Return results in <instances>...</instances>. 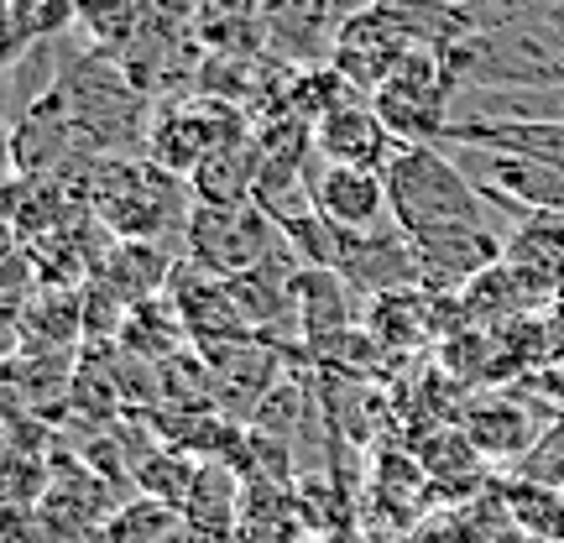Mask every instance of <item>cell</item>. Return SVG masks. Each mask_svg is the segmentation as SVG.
<instances>
[{"label": "cell", "instance_id": "cell-14", "mask_svg": "<svg viewBox=\"0 0 564 543\" xmlns=\"http://www.w3.org/2000/svg\"><path fill=\"white\" fill-rule=\"evenodd\" d=\"M79 26L100 58L131 53L141 32V0H79Z\"/></svg>", "mask_w": 564, "mask_h": 543}, {"label": "cell", "instance_id": "cell-7", "mask_svg": "<svg viewBox=\"0 0 564 543\" xmlns=\"http://www.w3.org/2000/svg\"><path fill=\"white\" fill-rule=\"evenodd\" d=\"M308 199L335 230H387L392 225V204H387V178L366 173V167H345V162H324L319 152L303 167Z\"/></svg>", "mask_w": 564, "mask_h": 543}, {"label": "cell", "instance_id": "cell-1", "mask_svg": "<svg viewBox=\"0 0 564 543\" xmlns=\"http://www.w3.org/2000/svg\"><path fill=\"white\" fill-rule=\"evenodd\" d=\"M382 178L392 225L408 236V246L476 230V225H497L486 194L470 183L460 158H449L444 146H398V158L387 162Z\"/></svg>", "mask_w": 564, "mask_h": 543}, {"label": "cell", "instance_id": "cell-15", "mask_svg": "<svg viewBox=\"0 0 564 543\" xmlns=\"http://www.w3.org/2000/svg\"><path fill=\"white\" fill-rule=\"evenodd\" d=\"M100 539L105 543H178L183 512L167 502H152V497H137V502L116 507V518L105 523Z\"/></svg>", "mask_w": 564, "mask_h": 543}, {"label": "cell", "instance_id": "cell-6", "mask_svg": "<svg viewBox=\"0 0 564 543\" xmlns=\"http://www.w3.org/2000/svg\"><path fill=\"white\" fill-rule=\"evenodd\" d=\"M549 423L539 408L528 403V392H481L460 408V434L481 460H518L523 465L539 439L549 434Z\"/></svg>", "mask_w": 564, "mask_h": 543}, {"label": "cell", "instance_id": "cell-10", "mask_svg": "<svg viewBox=\"0 0 564 543\" xmlns=\"http://www.w3.org/2000/svg\"><path fill=\"white\" fill-rule=\"evenodd\" d=\"M246 481L230 460H204L183 502V543H241Z\"/></svg>", "mask_w": 564, "mask_h": 543}, {"label": "cell", "instance_id": "cell-8", "mask_svg": "<svg viewBox=\"0 0 564 543\" xmlns=\"http://www.w3.org/2000/svg\"><path fill=\"white\" fill-rule=\"evenodd\" d=\"M350 324H356V287L335 267H299V278H293V335H299L303 356L350 335Z\"/></svg>", "mask_w": 564, "mask_h": 543}, {"label": "cell", "instance_id": "cell-2", "mask_svg": "<svg viewBox=\"0 0 564 543\" xmlns=\"http://www.w3.org/2000/svg\"><path fill=\"white\" fill-rule=\"evenodd\" d=\"M183 183L152 158H89L79 199L116 241H162V230H188Z\"/></svg>", "mask_w": 564, "mask_h": 543}, {"label": "cell", "instance_id": "cell-3", "mask_svg": "<svg viewBox=\"0 0 564 543\" xmlns=\"http://www.w3.org/2000/svg\"><path fill=\"white\" fill-rule=\"evenodd\" d=\"M278 251H288V241H282V230L272 225V215L257 199L194 204L188 230H183V262L225 282L267 267Z\"/></svg>", "mask_w": 564, "mask_h": 543}, {"label": "cell", "instance_id": "cell-11", "mask_svg": "<svg viewBox=\"0 0 564 543\" xmlns=\"http://www.w3.org/2000/svg\"><path fill=\"white\" fill-rule=\"evenodd\" d=\"M173 272H178V262H173L158 241H116L100 257V267H95V282L137 308V303L158 298V287H167Z\"/></svg>", "mask_w": 564, "mask_h": 543}, {"label": "cell", "instance_id": "cell-9", "mask_svg": "<svg viewBox=\"0 0 564 543\" xmlns=\"http://www.w3.org/2000/svg\"><path fill=\"white\" fill-rule=\"evenodd\" d=\"M403 141L387 131L371 100H345L314 126V152L324 162H345V167H366V173H387V162L398 158Z\"/></svg>", "mask_w": 564, "mask_h": 543}, {"label": "cell", "instance_id": "cell-12", "mask_svg": "<svg viewBox=\"0 0 564 543\" xmlns=\"http://www.w3.org/2000/svg\"><path fill=\"white\" fill-rule=\"evenodd\" d=\"M79 21V0H6V63L63 37Z\"/></svg>", "mask_w": 564, "mask_h": 543}, {"label": "cell", "instance_id": "cell-5", "mask_svg": "<svg viewBox=\"0 0 564 543\" xmlns=\"http://www.w3.org/2000/svg\"><path fill=\"white\" fill-rule=\"evenodd\" d=\"M251 131L241 126V116L220 100H178L158 110L152 126H147V158L167 167L173 178H194V167H199L209 152H220L230 141H246Z\"/></svg>", "mask_w": 564, "mask_h": 543}, {"label": "cell", "instance_id": "cell-17", "mask_svg": "<svg viewBox=\"0 0 564 543\" xmlns=\"http://www.w3.org/2000/svg\"><path fill=\"white\" fill-rule=\"evenodd\" d=\"M549 356H554V361H564V308L560 303H554V319H549ZM549 361V366H554Z\"/></svg>", "mask_w": 564, "mask_h": 543}, {"label": "cell", "instance_id": "cell-4", "mask_svg": "<svg viewBox=\"0 0 564 543\" xmlns=\"http://www.w3.org/2000/svg\"><path fill=\"white\" fill-rule=\"evenodd\" d=\"M371 105L403 146H440L449 121H455V84L444 74L440 53L419 47L387 74V84L371 95Z\"/></svg>", "mask_w": 564, "mask_h": 543}, {"label": "cell", "instance_id": "cell-16", "mask_svg": "<svg viewBox=\"0 0 564 543\" xmlns=\"http://www.w3.org/2000/svg\"><path fill=\"white\" fill-rule=\"evenodd\" d=\"M523 392H528V398H539V403H549L554 413H564V361L544 366V371H533V377L523 382Z\"/></svg>", "mask_w": 564, "mask_h": 543}, {"label": "cell", "instance_id": "cell-13", "mask_svg": "<svg viewBox=\"0 0 564 543\" xmlns=\"http://www.w3.org/2000/svg\"><path fill=\"white\" fill-rule=\"evenodd\" d=\"M507 512H512V523L523 528L528 539L539 543H564V491L560 486H544V481H507L502 491Z\"/></svg>", "mask_w": 564, "mask_h": 543}]
</instances>
